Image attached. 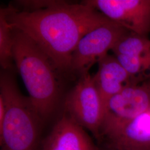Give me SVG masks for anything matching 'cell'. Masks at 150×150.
<instances>
[{"label": "cell", "instance_id": "obj_11", "mask_svg": "<svg viewBox=\"0 0 150 150\" xmlns=\"http://www.w3.org/2000/svg\"><path fill=\"white\" fill-rule=\"evenodd\" d=\"M106 139L108 147L120 150H150V113L132 120Z\"/></svg>", "mask_w": 150, "mask_h": 150}, {"label": "cell", "instance_id": "obj_14", "mask_svg": "<svg viewBox=\"0 0 150 150\" xmlns=\"http://www.w3.org/2000/svg\"><path fill=\"white\" fill-rule=\"evenodd\" d=\"M147 111H149V112L150 113V108H149V109Z\"/></svg>", "mask_w": 150, "mask_h": 150}, {"label": "cell", "instance_id": "obj_5", "mask_svg": "<svg viewBox=\"0 0 150 150\" xmlns=\"http://www.w3.org/2000/svg\"><path fill=\"white\" fill-rule=\"evenodd\" d=\"M64 106V113L97 139H101L105 110L93 76L89 73L81 75L66 97Z\"/></svg>", "mask_w": 150, "mask_h": 150}, {"label": "cell", "instance_id": "obj_10", "mask_svg": "<svg viewBox=\"0 0 150 150\" xmlns=\"http://www.w3.org/2000/svg\"><path fill=\"white\" fill-rule=\"evenodd\" d=\"M98 64V69L93 78L104 110L111 98L122 91L126 86L132 83L142 82L129 75L115 56L107 54Z\"/></svg>", "mask_w": 150, "mask_h": 150}, {"label": "cell", "instance_id": "obj_9", "mask_svg": "<svg viewBox=\"0 0 150 150\" xmlns=\"http://www.w3.org/2000/svg\"><path fill=\"white\" fill-rule=\"evenodd\" d=\"M42 150H101L83 129L66 113L43 140Z\"/></svg>", "mask_w": 150, "mask_h": 150}, {"label": "cell", "instance_id": "obj_13", "mask_svg": "<svg viewBox=\"0 0 150 150\" xmlns=\"http://www.w3.org/2000/svg\"><path fill=\"white\" fill-rule=\"evenodd\" d=\"M108 150H120L117 149H113V148H110L108 147Z\"/></svg>", "mask_w": 150, "mask_h": 150}, {"label": "cell", "instance_id": "obj_1", "mask_svg": "<svg viewBox=\"0 0 150 150\" xmlns=\"http://www.w3.org/2000/svg\"><path fill=\"white\" fill-rule=\"evenodd\" d=\"M4 8L12 27L31 38L62 72L71 71L72 54L86 33L112 22L83 2L52 1L38 10H19L11 6Z\"/></svg>", "mask_w": 150, "mask_h": 150}, {"label": "cell", "instance_id": "obj_3", "mask_svg": "<svg viewBox=\"0 0 150 150\" xmlns=\"http://www.w3.org/2000/svg\"><path fill=\"white\" fill-rule=\"evenodd\" d=\"M0 97L5 106L0 126L2 150H38L43 120L30 97L22 94L8 71L1 74Z\"/></svg>", "mask_w": 150, "mask_h": 150}, {"label": "cell", "instance_id": "obj_2", "mask_svg": "<svg viewBox=\"0 0 150 150\" xmlns=\"http://www.w3.org/2000/svg\"><path fill=\"white\" fill-rule=\"evenodd\" d=\"M13 59L33 106L43 121L57 107L59 82L52 61L26 34L13 28Z\"/></svg>", "mask_w": 150, "mask_h": 150}, {"label": "cell", "instance_id": "obj_6", "mask_svg": "<svg viewBox=\"0 0 150 150\" xmlns=\"http://www.w3.org/2000/svg\"><path fill=\"white\" fill-rule=\"evenodd\" d=\"M129 32L115 22L96 28L82 38L72 54L71 71L88 73L91 67L98 62L112 49L118 40Z\"/></svg>", "mask_w": 150, "mask_h": 150}, {"label": "cell", "instance_id": "obj_12", "mask_svg": "<svg viewBox=\"0 0 150 150\" xmlns=\"http://www.w3.org/2000/svg\"><path fill=\"white\" fill-rule=\"evenodd\" d=\"M13 28L7 21L4 8L0 10V64L9 71L13 67Z\"/></svg>", "mask_w": 150, "mask_h": 150}, {"label": "cell", "instance_id": "obj_7", "mask_svg": "<svg viewBox=\"0 0 150 150\" xmlns=\"http://www.w3.org/2000/svg\"><path fill=\"white\" fill-rule=\"evenodd\" d=\"M82 2L129 32L145 36L150 32V0H88Z\"/></svg>", "mask_w": 150, "mask_h": 150}, {"label": "cell", "instance_id": "obj_4", "mask_svg": "<svg viewBox=\"0 0 150 150\" xmlns=\"http://www.w3.org/2000/svg\"><path fill=\"white\" fill-rule=\"evenodd\" d=\"M150 107V80L126 86L106 105L101 139H106Z\"/></svg>", "mask_w": 150, "mask_h": 150}, {"label": "cell", "instance_id": "obj_8", "mask_svg": "<svg viewBox=\"0 0 150 150\" xmlns=\"http://www.w3.org/2000/svg\"><path fill=\"white\" fill-rule=\"evenodd\" d=\"M118 62L131 76L140 81L150 80V40L146 36L129 32L112 49Z\"/></svg>", "mask_w": 150, "mask_h": 150}]
</instances>
